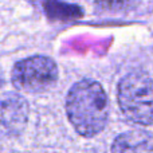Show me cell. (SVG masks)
Instances as JSON below:
<instances>
[{"label":"cell","mask_w":153,"mask_h":153,"mask_svg":"<svg viewBox=\"0 0 153 153\" xmlns=\"http://www.w3.org/2000/svg\"><path fill=\"white\" fill-rule=\"evenodd\" d=\"M66 111L74 129L83 137H93L105 128L109 101L103 87L93 79H83L70 89Z\"/></svg>","instance_id":"1"},{"label":"cell","mask_w":153,"mask_h":153,"mask_svg":"<svg viewBox=\"0 0 153 153\" xmlns=\"http://www.w3.org/2000/svg\"><path fill=\"white\" fill-rule=\"evenodd\" d=\"M118 103L124 116L132 122H153V79L143 71L125 75L118 85Z\"/></svg>","instance_id":"2"},{"label":"cell","mask_w":153,"mask_h":153,"mask_svg":"<svg viewBox=\"0 0 153 153\" xmlns=\"http://www.w3.org/2000/svg\"><path fill=\"white\" fill-rule=\"evenodd\" d=\"M58 79V67L51 58L34 55L18 62L12 70V82L16 89L39 93L50 89Z\"/></svg>","instance_id":"3"},{"label":"cell","mask_w":153,"mask_h":153,"mask_svg":"<svg viewBox=\"0 0 153 153\" xmlns=\"http://www.w3.org/2000/svg\"><path fill=\"white\" fill-rule=\"evenodd\" d=\"M28 118V105L22 95L7 93L0 98V129L8 134H18Z\"/></svg>","instance_id":"4"},{"label":"cell","mask_w":153,"mask_h":153,"mask_svg":"<svg viewBox=\"0 0 153 153\" xmlns=\"http://www.w3.org/2000/svg\"><path fill=\"white\" fill-rule=\"evenodd\" d=\"M111 153H153V134L144 130H130L116 137Z\"/></svg>","instance_id":"5"},{"label":"cell","mask_w":153,"mask_h":153,"mask_svg":"<svg viewBox=\"0 0 153 153\" xmlns=\"http://www.w3.org/2000/svg\"><path fill=\"white\" fill-rule=\"evenodd\" d=\"M43 10L51 20L71 22L83 16V11L79 5L69 4L61 0H45Z\"/></svg>","instance_id":"6"},{"label":"cell","mask_w":153,"mask_h":153,"mask_svg":"<svg viewBox=\"0 0 153 153\" xmlns=\"http://www.w3.org/2000/svg\"><path fill=\"white\" fill-rule=\"evenodd\" d=\"M138 0H95L98 8L108 12H122L136 7Z\"/></svg>","instance_id":"7"},{"label":"cell","mask_w":153,"mask_h":153,"mask_svg":"<svg viewBox=\"0 0 153 153\" xmlns=\"http://www.w3.org/2000/svg\"><path fill=\"white\" fill-rule=\"evenodd\" d=\"M1 83H3V76H1V73H0V86H1Z\"/></svg>","instance_id":"8"}]
</instances>
